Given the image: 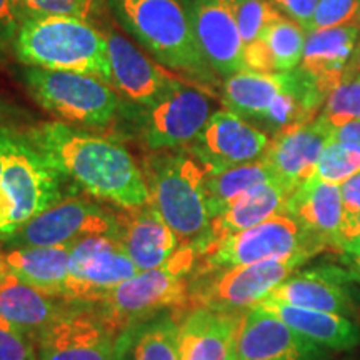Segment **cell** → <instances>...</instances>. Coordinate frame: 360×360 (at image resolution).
I'll return each mask as SVG.
<instances>
[{
  "label": "cell",
  "instance_id": "41",
  "mask_svg": "<svg viewBox=\"0 0 360 360\" xmlns=\"http://www.w3.org/2000/svg\"><path fill=\"white\" fill-rule=\"evenodd\" d=\"M332 129V141L344 143L360 152V120H349V122L337 125Z\"/></svg>",
  "mask_w": 360,
  "mask_h": 360
},
{
  "label": "cell",
  "instance_id": "2",
  "mask_svg": "<svg viewBox=\"0 0 360 360\" xmlns=\"http://www.w3.org/2000/svg\"><path fill=\"white\" fill-rule=\"evenodd\" d=\"M107 4L120 27L160 65L212 90L217 75L197 44L191 0H107Z\"/></svg>",
  "mask_w": 360,
  "mask_h": 360
},
{
  "label": "cell",
  "instance_id": "39",
  "mask_svg": "<svg viewBox=\"0 0 360 360\" xmlns=\"http://www.w3.org/2000/svg\"><path fill=\"white\" fill-rule=\"evenodd\" d=\"M270 4L283 17L294 20L307 32L315 8L319 6V0H270Z\"/></svg>",
  "mask_w": 360,
  "mask_h": 360
},
{
  "label": "cell",
  "instance_id": "20",
  "mask_svg": "<svg viewBox=\"0 0 360 360\" xmlns=\"http://www.w3.org/2000/svg\"><path fill=\"white\" fill-rule=\"evenodd\" d=\"M117 214L115 238L141 270L165 264L180 247L177 237L150 202Z\"/></svg>",
  "mask_w": 360,
  "mask_h": 360
},
{
  "label": "cell",
  "instance_id": "1",
  "mask_svg": "<svg viewBox=\"0 0 360 360\" xmlns=\"http://www.w3.org/2000/svg\"><path fill=\"white\" fill-rule=\"evenodd\" d=\"M27 146L92 197L120 209L150 200L142 167L115 141L62 122H44L27 134Z\"/></svg>",
  "mask_w": 360,
  "mask_h": 360
},
{
  "label": "cell",
  "instance_id": "38",
  "mask_svg": "<svg viewBox=\"0 0 360 360\" xmlns=\"http://www.w3.org/2000/svg\"><path fill=\"white\" fill-rule=\"evenodd\" d=\"M27 17L25 0H0V58L13 52V42Z\"/></svg>",
  "mask_w": 360,
  "mask_h": 360
},
{
  "label": "cell",
  "instance_id": "32",
  "mask_svg": "<svg viewBox=\"0 0 360 360\" xmlns=\"http://www.w3.org/2000/svg\"><path fill=\"white\" fill-rule=\"evenodd\" d=\"M357 172H360V152L340 142L330 141L323 148L314 175L323 182L342 186Z\"/></svg>",
  "mask_w": 360,
  "mask_h": 360
},
{
  "label": "cell",
  "instance_id": "27",
  "mask_svg": "<svg viewBox=\"0 0 360 360\" xmlns=\"http://www.w3.org/2000/svg\"><path fill=\"white\" fill-rule=\"evenodd\" d=\"M290 72L242 70L225 79L220 101L229 110L262 124L277 97L289 87Z\"/></svg>",
  "mask_w": 360,
  "mask_h": 360
},
{
  "label": "cell",
  "instance_id": "8",
  "mask_svg": "<svg viewBox=\"0 0 360 360\" xmlns=\"http://www.w3.org/2000/svg\"><path fill=\"white\" fill-rule=\"evenodd\" d=\"M25 84L39 105L57 119L85 127H107L120 98L115 89L92 75L29 67Z\"/></svg>",
  "mask_w": 360,
  "mask_h": 360
},
{
  "label": "cell",
  "instance_id": "37",
  "mask_svg": "<svg viewBox=\"0 0 360 360\" xmlns=\"http://www.w3.org/2000/svg\"><path fill=\"white\" fill-rule=\"evenodd\" d=\"M37 340L0 317V360H39Z\"/></svg>",
  "mask_w": 360,
  "mask_h": 360
},
{
  "label": "cell",
  "instance_id": "46",
  "mask_svg": "<svg viewBox=\"0 0 360 360\" xmlns=\"http://www.w3.org/2000/svg\"><path fill=\"white\" fill-rule=\"evenodd\" d=\"M360 60V27H359V44H357V52H355V65Z\"/></svg>",
  "mask_w": 360,
  "mask_h": 360
},
{
  "label": "cell",
  "instance_id": "29",
  "mask_svg": "<svg viewBox=\"0 0 360 360\" xmlns=\"http://www.w3.org/2000/svg\"><path fill=\"white\" fill-rule=\"evenodd\" d=\"M272 180L277 177L264 159L222 170H207L205 193L210 217H217L238 197Z\"/></svg>",
  "mask_w": 360,
  "mask_h": 360
},
{
  "label": "cell",
  "instance_id": "24",
  "mask_svg": "<svg viewBox=\"0 0 360 360\" xmlns=\"http://www.w3.org/2000/svg\"><path fill=\"white\" fill-rule=\"evenodd\" d=\"M292 191L278 180L262 184L227 207L222 214L212 219L207 245L224 240L233 233L247 231L265 222L277 214H283ZM204 247V249H205Z\"/></svg>",
  "mask_w": 360,
  "mask_h": 360
},
{
  "label": "cell",
  "instance_id": "14",
  "mask_svg": "<svg viewBox=\"0 0 360 360\" xmlns=\"http://www.w3.org/2000/svg\"><path fill=\"white\" fill-rule=\"evenodd\" d=\"M103 32L107 39L112 87L135 105L148 109L164 101L180 85L193 84L191 80H180L182 75L152 60L112 27L103 29Z\"/></svg>",
  "mask_w": 360,
  "mask_h": 360
},
{
  "label": "cell",
  "instance_id": "12",
  "mask_svg": "<svg viewBox=\"0 0 360 360\" xmlns=\"http://www.w3.org/2000/svg\"><path fill=\"white\" fill-rule=\"evenodd\" d=\"M215 94L197 84H184L164 101L146 109L141 135L148 150L192 146L215 112Z\"/></svg>",
  "mask_w": 360,
  "mask_h": 360
},
{
  "label": "cell",
  "instance_id": "16",
  "mask_svg": "<svg viewBox=\"0 0 360 360\" xmlns=\"http://www.w3.org/2000/svg\"><path fill=\"white\" fill-rule=\"evenodd\" d=\"M192 24L202 56L217 77L245 70L244 42L232 0H191Z\"/></svg>",
  "mask_w": 360,
  "mask_h": 360
},
{
  "label": "cell",
  "instance_id": "22",
  "mask_svg": "<svg viewBox=\"0 0 360 360\" xmlns=\"http://www.w3.org/2000/svg\"><path fill=\"white\" fill-rule=\"evenodd\" d=\"M283 214L295 220L327 249H339L344 225L340 187L312 175L290 193Z\"/></svg>",
  "mask_w": 360,
  "mask_h": 360
},
{
  "label": "cell",
  "instance_id": "3",
  "mask_svg": "<svg viewBox=\"0 0 360 360\" xmlns=\"http://www.w3.org/2000/svg\"><path fill=\"white\" fill-rule=\"evenodd\" d=\"M150 204L167 222L180 245L204 249L210 233L205 193L207 169L191 147L155 150L142 162Z\"/></svg>",
  "mask_w": 360,
  "mask_h": 360
},
{
  "label": "cell",
  "instance_id": "13",
  "mask_svg": "<svg viewBox=\"0 0 360 360\" xmlns=\"http://www.w3.org/2000/svg\"><path fill=\"white\" fill-rule=\"evenodd\" d=\"M72 302L37 337L39 360H115L117 334L98 307Z\"/></svg>",
  "mask_w": 360,
  "mask_h": 360
},
{
  "label": "cell",
  "instance_id": "47",
  "mask_svg": "<svg viewBox=\"0 0 360 360\" xmlns=\"http://www.w3.org/2000/svg\"><path fill=\"white\" fill-rule=\"evenodd\" d=\"M359 75H360V74H359Z\"/></svg>",
  "mask_w": 360,
  "mask_h": 360
},
{
  "label": "cell",
  "instance_id": "30",
  "mask_svg": "<svg viewBox=\"0 0 360 360\" xmlns=\"http://www.w3.org/2000/svg\"><path fill=\"white\" fill-rule=\"evenodd\" d=\"M305 35L302 27L282 13L270 20L257 42L262 45L272 72H290L300 65Z\"/></svg>",
  "mask_w": 360,
  "mask_h": 360
},
{
  "label": "cell",
  "instance_id": "9",
  "mask_svg": "<svg viewBox=\"0 0 360 360\" xmlns=\"http://www.w3.org/2000/svg\"><path fill=\"white\" fill-rule=\"evenodd\" d=\"M302 264H305L302 259L265 260L204 276H193L186 314L192 309L244 314L257 307L264 299H267L270 292L290 277Z\"/></svg>",
  "mask_w": 360,
  "mask_h": 360
},
{
  "label": "cell",
  "instance_id": "33",
  "mask_svg": "<svg viewBox=\"0 0 360 360\" xmlns=\"http://www.w3.org/2000/svg\"><path fill=\"white\" fill-rule=\"evenodd\" d=\"M25 7L29 15H67L94 24L110 12L107 0H25Z\"/></svg>",
  "mask_w": 360,
  "mask_h": 360
},
{
  "label": "cell",
  "instance_id": "36",
  "mask_svg": "<svg viewBox=\"0 0 360 360\" xmlns=\"http://www.w3.org/2000/svg\"><path fill=\"white\" fill-rule=\"evenodd\" d=\"M344 25L360 27V0H319L305 34Z\"/></svg>",
  "mask_w": 360,
  "mask_h": 360
},
{
  "label": "cell",
  "instance_id": "21",
  "mask_svg": "<svg viewBox=\"0 0 360 360\" xmlns=\"http://www.w3.org/2000/svg\"><path fill=\"white\" fill-rule=\"evenodd\" d=\"M350 277L354 276L337 267L304 270L287 277L262 302L345 315L352 312V300L347 290Z\"/></svg>",
  "mask_w": 360,
  "mask_h": 360
},
{
  "label": "cell",
  "instance_id": "6",
  "mask_svg": "<svg viewBox=\"0 0 360 360\" xmlns=\"http://www.w3.org/2000/svg\"><path fill=\"white\" fill-rule=\"evenodd\" d=\"M322 250H328L323 242L310 236L289 215L277 214L255 227L233 233L202 249L193 276L265 260L302 259L307 262Z\"/></svg>",
  "mask_w": 360,
  "mask_h": 360
},
{
  "label": "cell",
  "instance_id": "34",
  "mask_svg": "<svg viewBox=\"0 0 360 360\" xmlns=\"http://www.w3.org/2000/svg\"><path fill=\"white\" fill-rule=\"evenodd\" d=\"M319 117L330 127L360 120V75L349 77L328 94Z\"/></svg>",
  "mask_w": 360,
  "mask_h": 360
},
{
  "label": "cell",
  "instance_id": "23",
  "mask_svg": "<svg viewBox=\"0 0 360 360\" xmlns=\"http://www.w3.org/2000/svg\"><path fill=\"white\" fill-rule=\"evenodd\" d=\"M242 314L192 309L180 317V360H236V335Z\"/></svg>",
  "mask_w": 360,
  "mask_h": 360
},
{
  "label": "cell",
  "instance_id": "19",
  "mask_svg": "<svg viewBox=\"0 0 360 360\" xmlns=\"http://www.w3.org/2000/svg\"><path fill=\"white\" fill-rule=\"evenodd\" d=\"M359 27L344 25L314 30L305 35L300 69L328 97L337 85L354 74Z\"/></svg>",
  "mask_w": 360,
  "mask_h": 360
},
{
  "label": "cell",
  "instance_id": "40",
  "mask_svg": "<svg viewBox=\"0 0 360 360\" xmlns=\"http://www.w3.org/2000/svg\"><path fill=\"white\" fill-rule=\"evenodd\" d=\"M340 187L342 205L345 215L360 214V172L345 180Z\"/></svg>",
  "mask_w": 360,
  "mask_h": 360
},
{
  "label": "cell",
  "instance_id": "18",
  "mask_svg": "<svg viewBox=\"0 0 360 360\" xmlns=\"http://www.w3.org/2000/svg\"><path fill=\"white\" fill-rule=\"evenodd\" d=\"M330 141V125L317 117L312 122L274 135L264 160L272 167L278 182L294 192L315 174L317 162Z\"/></svg>",
  "mask_w": 360,
  "mask_h": 360
},
{
  "label": "cell",
  "instance_id": "26",
  "mask_svg": "<svg viewBox=\"0 0 360 360\" xmlns=\"http://www.w3.org/2000/svg\"><path fill=\"white\" fill-rule=\"evenodd\" d=\"M72 245L19 247L4 252L12 276L45 294L65 299ZM67 300V299H65Z\"/></svg>",
  "mask_w": 360,
  "mask_h": 360
},
{
  "label": "cell",
  "instance_id": "4",
  "mask_svg": "<svg viewBox=\"0 0 360 360\" xmlns=\"http://www.w3.org/2000/svg\"><path fill=\"white\" fill-rule=\"evenodd\" d=\"M13 53L20 64L92 75L112 85L105 32L94 22L67 15H29Z\"/></svg>",
  "mask_w": 360,
  "mask_h": 360
},
{
  "label": "cell",
  "instance_id": "25",
  "mask_svg": "<svg viewBox=\"0 0 360 360\" xmlns=\"http://www.w3.org/2000/svg\"><path fill=\"white\" fill-rule=\"evenodd\" d=\"M72 302L34 289L12 274L0 287V317L35 340Z\"/></svg>",
  "mask_w": 360,
  "mask_h": 360
},
{
  "label": "cell",
  "instance_id": "45",
  "mask_svg": "<svg viewBox=\"0 0 360 360\" xmlns=\"http://www.w3.org/2000/svg\"><path fill=\"white\" fill-rule=\"evenodd\" d=\"M11 276V270H8V265L6 262V257H4V252L0 250V287L6 283V281Z\"/></svg>",
  "mask_w": 360,
  "mask_h": 360
},
{
  "label": "cell",
  "instance_id": "28",
  "mask_svg": "<svg viewBox=\"0 0 360 360\" xmlns=\"http://www.w3.org/2000/svg\"><path fill=\"white\" fill-rule=\"evenodd\" d=\"M257 307L274 314L305 339L322 347L349 350L360 342V328L345 315L274 302H260Z\"/></svg>",
  "mask_w": 360,
  "mask_h": 360
},
{
  "label": "cell",
  "instance_id": "5",
  "mask_svg": "<svg viewBox=\"0 0 360 360\" xmlns=\"http://www.w3.org/2000/svg\"><path fill=\"white\" fill-rule=\"evenodd\" d=\"M197 260L199 249L195 245H180L160 267L142 270L115 287L97 304L98 309L117 332L146 321L164 309L177 310L175 319H180L187 310Z\"/></svg>",
  "mask_w": 360,
  "mask_h": 360
},
{
  "label": "cell",
  "instance_id": "11",
  "mask_svg": "<svg viewBox=\"0 0 360 360\" xmlns=\"http://www.w3.org/2000/svg\"><path fill=\"white\" fill-rule=\"evenodd\" d=\"M139 272L141 270L115 237H85L72 245L65 299L101 304L115 287Z\"/></svg>",
  "mask_w": 360,
  "mask_h": 360
},
{
  "label": "cell",
  "instance_id": "10",
  "mask_svg": "<svg viewBox=\"0 0 360 360\" xmlns=\"http://www.w3.org/2000/svg\"><path fill=\"white\" fill-rule=\"evenodd\" d=\"M117 233V214L103 209L97 202L70 197L35 215L4 237L12 249L19 247H52L77 244L85 237Z\"/></svg>",
  "mask_w": 360,
  "mask_h": 360
},
{
  "label": "cell",
  "instance_id": "35",
  "mask_svg": "<svg viewBox=\"0 0 360 360\" xmlns=\"http://www.w3.org/2000/svg\"><path fill=\"white\" fill-rule=\"evenodd\" d=\"M232 4L244 49L257 42L270 20L281 13L270 0H232Z\"/></svg>",
  "mask_w": 360,
  "mask_h": 360
},
{
  "label": "cell",
  "instance_id": "15",
  "mask_svg": "<svg viewBox=\"0 0 360 360\" xmlns=\"http://www.w3.org/2000/svg\"><path fill=\"white\" fill-rule=\"evenodd\" d=\"M270 146L269 135L236 112L222 109L210 117L192 152L207 170H222L262 160Z\"/></svg>",
  "mask_w": 360,
  "mask_h": 360
},
{
  "label": "cell",
  "instance_id": "43",
  "mask_svg": "<svg viewBox=\"0 0 360 360\" xmlns=\"http://www.w3.org/2000/svg\"><path fill=\"white\" fill-rule=\"evenodd\" d=\"M342 252L347 255L350 264H352L355 272H357L354 277L359 278V281H360V242H357V244H352V245H347Z\"/></svg>",
  "mask_w": 360,
  "mask_h": 360
},
{
  "label": "cell",
  "instance_id": "42",
  "mask_svg": "<svg viewBox=\"0 0 360 360\" xmlns=\"http://www.w3.org/2000/svg\"><path fill=\"white\" fill-rule=\"evenodd\" d=\"M357 242H360V214H357V215H345L344 214L340 250H344L347 245L357 244Z\"/></svg>",
  "mask_w": 360,
  "mask_h": 360
},
{
  "label": "cell",
  "instance_id": "44",
  "mask_svg": "<svg viewBox=\"0 0 360 360\" xmlns=\"http://www.w3.org/2000/svg\"><path fill=\"white\" fill-rule=\"evenodd\" d=\"M8 142H11V137H8L7 134L0 132V174H2L4 169V157H6Z\"/></svg>",
  "mask_w": 360,
  "mask_h": 360
},
{
  "label": "cell",
  "instance_id": "7",
  "mask_svg": "<svg viewBox=\"0 0 360 360\" xmlns=\"http://www.w3.org/2000/svg\"><path fill=\"white\" fill-rule=\"evenodd\" d=\"M62 177L34 148L11 137L0 174V238L60 202Z\"/></svg>",
  "mask_w": 360,
  "mask_h": 360
},
{
  "label": "cell",
  "instance_id": "17",
  "mask_svg": "<svg viewBox=\"0 0 360 360\" xmlns=\"http://www.w3.org/2000/svg\"><path fill=\"white\" fill-rule=\"evenodd\" d=\"M319 347L260 307L247 310L238 319L237 360H319Z\"/></svg>",
  "mask_w": 360,
  "mask_h": 360
},
{
  "label": "cell",
  "instance_id": "31",
  "mask_svg": "<svg viewBox=\"0 0 360 360\" xmlns=\"http://www.w3.org/2000/svg\"><path fill=\"white\" fill-rule=\"evenodd\" d=\"M134 360H180L179 323L162 321L147 327L135 344Z\"/></svg>",
  "mask_w": 360,
  "mask_h": 360
},
{
  "label": "cell",
  "instance_id": "48",
  "mask_svg": "<svg viewBox=\"0 0 360 360\" xmlns=\"http://www.w3.org/2000/svg\"><path fill=\"white\" fill-rule=\"evenodd\" d=\"M236 360H237V359H236Z\"/></svg>",
  "mask_w": 360,
  "mask_h": 360
}]
</instances>
